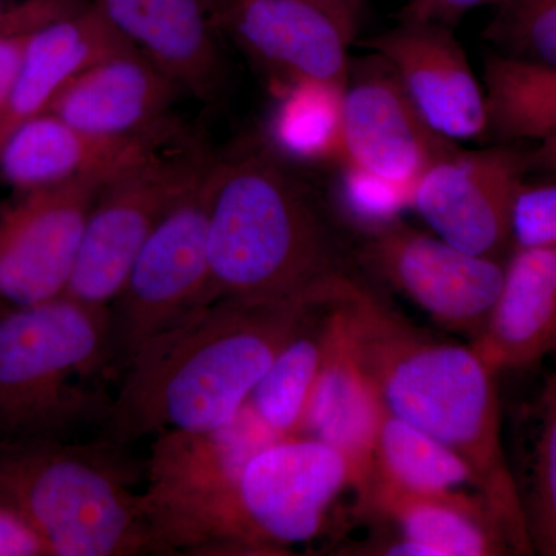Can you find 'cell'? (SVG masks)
Here are the masks:
<instances>
[{
  "label": "cell",
  "instance_id": "obj_30",
  "mask_svg": "<svg viewBox=\"0 0 556 556\" xmlns=\"http://www.w3.org/2000/svg\"><path fill=\"white\" fill-rule=\"evenodd\" d=\"M510 239L517 249L556 248V185H522L511 206Z\"/></svg>",
  "mask_w": 556,
  "mask_h": 556
},
{
  "label": "cell",
  "instance_id": "obj_16",
  "mask_svg": "<svg viewBox=\"0 0 556 556\" xmlns=\"http://www.w3.org/2000/svg\"><path fill=\"white\" fill-rule=\"evenodd\" d=\"M383 412L382 399L364 367L340 298L329 308L327 353L311 396L303 434L331 445L346 457L358 497L365 495L375 473L376 438Z\"/></svg>",
  "mask_w": 556,
  "mask_h": 556
},
{
  "label": "cell",
  "instance_id": "obj_9",
  "mask_svg": "<svg viewBox=\"0 0 556 556\" xmlns=\"http://www.w3.org/2000/svg\"><path fill=\"white\" fill-rule=\"evenodd\" d=\"M353 468L342 453L305 434L262 450L241 475L237 517L249 555H285L327 526Z\"/></svg>",
  "mask_w": 556,
  "mask_h": 556
},
{
  "label": "cell",
  "instance_id": "obj_4",
  "mask_svg": "<svg viewBox=\"0 0 556 556\" xmlns=\"http://www.w3.org/2000/svg\"><path fill=\"white\" fill-rule=\"evenodd\" d=\"M124 445L105 438H0V503L39 533L51 556L150 554Z\"/></svg>",
  "mask_w": 556,
  "mask_h": 556
},
{
  "label": "cell",
  "instance_id": "obj_36",
  "mask_svg": "<svg viewBox=\"0 0 556 556\" xmlns=\"http://www.w3.org/2000/svg\"><path fill=\"white\" fill-rule=\"evenodd\" d=\"M215 2V13H217V11L219 9H222L223 5H225V3H228L229 0H214Z\"/></svg>",
  "mask_w": 556,
  "mask_h": 556
},
{
  "label": "cell",
  "instance_id": "obj_2",
  "mask_svg": "<svg viewBox=\"0 0 556 556\" xmlns=\"http://www.w3.org/2000/svg\"><path fill=\"white\" fill-rule=\"evenodd\" d=\"M342 303L383 407L463 457L515 554H533L526 507L501 442L497 372L470 345L422 334L354 278Z\"/></svg>",
  "mask_w": 556,
  "mask_h": 556
},
{
  "label": "cell",
  "instance_id": "obj_25",
  "mask_svg": "<svg viewBox=\"0 0 556 556\" xmlns=\"http://www.w3.org/2000/svg\"><path fill=\"white\" fill-rule=\"evenodd\" d=\"M372 481L422 495L457 492L466 485L478 490L477 475L463 457L387 408L376 438Z\"/></svg>",
  "mask_w": 556,
  "mask_h": 556
},
{
  "label": "cell",
  "instance_id": "obj_32",
  "mask_svg": "<svg viewBox=\"0 0 556 556\" xmlns=\"http://www.w3.org/2000/svg\"><path fill=\"white\" fill-rule=\"evenodd\" d=\"M0 556H51L39 533L21 515L0 503Z\"/></svg>",
  "mask_w": 556,
  "mask_h": 556
},
{
  "label": "cell",
  "instance_id": "obj_31",
  "mask_svg": "<svg viewBox=\"0 0 556 556\" xmlns=\"http://www.w3.org/2000/svg\"><path fill=\"white\" fill-rule=\"evenodd\" d=\"M86 5L84 0H0V36L31 35Z\"/></svg>",
  "mask_w": 556,
  "mask_h": 556
},
{
  "label": "cell",
  "instance_id": "obj_22",
  "mask_svg": "<svg viewBox=\"0 0 556 556\" xmlns=\"http://www.w3.org/2000/svg\"><path fill=\"white\" fill-rule=\"evenodd\" d=\"M361 504L396 527L419 556L515 554L492 508L481 495L450 492L422 495L372 481Z\"/></svg>",
  "mask_w": 556,
  "mask_h": 556
},
{
  "label": "cell",
  "instance_id": "obj_23",
  "mask_svg": "<svg viewBox=\"0 0 556 556\" xmlns=\"http://www.w3.org/2000/svg\"><path fill=\"white\" fill-rule=\"evenodd\" d=\"M485 139L556 142V68L492 51L484 61Z\"/></svg>",
  "mask_w": 556,
  "mask_h": 556
},
{
  "label": "cell",
  "instance_id": "obj_17",
  "mask_svg": "<svg viewBox=\"0 0 556 556\" xmlns=\"http://www.w3.org/2000/svg\"><path fill=\"white\" fill-rule=\"evenodd\" d=\"M105 17L182 90L211 104L225 84L214 0H94Z\"/></svg>",
  "mask_w": 556,
  "mask_h": 556
},
{
  "label": "cell",
  "instance_id": "obj_35",
  "mask_svg": "<svg viewBox=\"0 0 556 556\" xmlns=\"http://www.w3.org/2000/svg\"><path fill=\"white\" fill-rule=\"evenodd\" d=\"M314 2L324 7L351 39L356 38L358 16L367 0H314Z\"/></svg>",
  "mask_w": 556,
  "mask_h": 556
},
{
  "label": "cell",
  "instance_id": "obj_21",
  "mask_svg": "<svg viewBox=\"0 0 556 556\" xmlns=\"http://www.w3.org/2000/svg\"><path fill=\"white\" fill-rule=\"evenodd\" d=\"M470 346L493 371L530 367L556 346V248L517 249Z\"/></svg>",
  "mask_w": 556,
  "mask_h": 556
},
{
  "label": "cell",
  "instance_id": "obj_11",
  "mask_svg": "<svg viewBox=\"0 0 556 556\" xmlns=\"http://www.w3.org/2000/svg\"><path fill=\"white\" fill-rule=\"evenodd\" d=\"M362 258L442 327L471 339L484 328L506 268L401 219L368 232Z\"/></svg>",
  "mask_w": 556,
  "mask_h": 556
},
{
  "label": "cell",
  "instance_id": "obj_3",
  "mask_svg": "<svg viewBox=\"0 0 556 556\" xmlns=\"http://www.w3.org/2000/svg\"><path fill=\"white\" fill-rule=\"evenodd\" d=\"M212 299L336 302L346 273L309 190L265 150L215 161L211 174Z\"/></svg>",
  "mask_w": 556,
  "mask_h": 556
},
{
  "label": "cell",
  "instance_id": "obj_8",
  "mask_svg": "<svg viewBox=\"0 0 556 556\" xmlns=\"http://www.w3.org/2000/svg\"><path fill=\"white\" fill-rule=\"evenodd\" d=\"M211 174L212 169L156 226L109 305L113 361L119 375L153 336L201 303L215 300L208 268Z\"/></svg>",
  "mask_w": 556,
  "mask_h": 556
},
{
  "label": "cell",
  "instance_id": "obj_29",
  "mask_svg": "<svg viewBox=\"0 0 556 556\" xmlns=\"http://www.w3.org/2000/svg\"><path fill=\"white\" fill-rule=\"evenodd\" d=\"M340 172V199L348 214L365 232L383 228L399 219L402 208L412 206L413 192L372 177L346 163Z\"/></svg>",
  "mask_w": 556,
  "mask_h": 556
},
{
  "label": "cell",
  "instance_id": "obj_10",
  "mask_svg": "<svg viewBox=\"0 0 556 556\" xmlns=\"http://www.w3.org/2000/svg\"><path fill=\"white\" fill-rule=\"evenodd\" d=\"M547 163L556 164L555 146L535 153L507 144L456 149L419 178L412 207L453 247L497 258L510 240L511 206L526 175Z\"/></svg>",
  "mask_w": 556,
  "mask_h": 556
},
{
  "label": "cell",
  "instance_id": "obj_19",
  "mask_svg": "<svg viewBox=\"0 0 556 556\" xmlns=\"http://www.w3.org/2000/svg\"><path fill=\"white\" fill-rule=\"evenodd\" d=\"M134 50L137 47L94 2L31 33L10 100L0 113V144L22 123L46 113L80 73Z\"/></svg>",
  "mask_w": 556,
  "mask_h": 556
},
{
  "label": "cell",
  "instance_id": "obj_12",
  "mask_svg": "<svg viewBox=\"0 0 556 556\" xmlns=\"http://www.w3.org/2000/svg\"><path fill=\"white\" fill-rule=\"evenodd\" d=\"M108 179L80 177L30 190L0 218V305H35L64 295Z\"/></svg>",
  "mask_w": 556,
  "mask_h": 556
},
{
  "label": "cell",
  "instance_id": "obj_13",
  "mask_svg": "<svg viewBox=\"0 0 556 556\" xmlns=\"http://www.w3.org/2000/svg\"><path fill=\"white\" fill-rule=\"evenodd\" d=\"M455 141L428 126L393 70L378 54L350 65L342 102V159L413 192Z\"/></svg>",
  "mask_w": 556,
  "mask_h": 556
},
{
  "label": "cell",
  "instance_id": "obj_6",
  "mask_svg": "<svg viewBox=\"0 0 556 556\" xmlns=\"http://www.w3.org/2000/svg\"><path fill=\"white\" fill-rule=\"evenodd\" d=\"M280 439L249 401L225 426L155 434L139 492L150 554L248 555L237 486L252 457Z\"/></svg>",
  "mask_w": 556,
  "mask_h": 556
},
{
  "label": "cell",
  "instance_id": "obj_20",
  "mask_svg": "<svg viewBox=\"0 0 556 556\" xmlns=\"http://www.w3.org/2000/svg\"><path fill=\"white\" fill-rule=\"evenodd\" d=\"M172 123L130 137H100L42 113L3 139L0 174L24 192L80 177L110 178L144 155Z\"/></svg>",
  "mask_w": 556,
  "mask_h": 556
},
{
  "label": "cell",
  "instance_id": "obj_28",
  "mask_svg": "<svg viewBox=\"0 0 556 556\" xmlns=\"http://www.w3.org/2000/svg\"><path fill=\"white\" fill-rule=\"evenodd\" d=\"M533 486L526 508L533 551L556 556V371L547 382L541 404Z\"/></svg>",
  "mask_w": 556,
  "mask_h": 556
},
{
  "label": "cell",
  "instance_id": "obj_18",
  "mask_svg": "<svg viewBox=\"0 0 556 556\" xmlns=\"http://www.w3.org/2000/svg\"><path fill=\"white\" fill-rule=\"evenodd\" d=\"M181 91L159 65L134 50L80 73L47 112L87 134L130 137L169 121L164 115Z\"/></svg>",
  "mask_w": 556,
  "mask_h": 556
},
{
  "label": "cell",
  "instance_id": "obj_34",
  "mask_svg": "<svg viewBox=\"0 0 556 556\" xmlns=\"http://www.w3.org/2000/svg\"><path fill=\"white\" fill-rule=\"evenodd\" d=\"M28 36H0V113L5 109L16 83Z\"/></svg>",
  "mask_w": 556,
  "mask_h": 556
},
{
  "label": "cell",
  "instance_id": "obj_24",
  "mask_svg": "<svg viewBox=\"0 0 556 556\" xmlns=\"http://www.w3.org/2000/svg\"><path fill=\"white\" fill-rule=\"evenodd\" d=\"M331 305H325L320 318L316 316L324 306L311 314L298 334L281 348L249 397L257 415L280 437L303 434L311 396L327 353Z\"/></svg>",
  "mask_w": 556,
  "mask_h": 556
},
{
  "label": "cell",
  "instance_id": "obj_5",
  "mask_svg": "<svg viewBox=\"0 0 556 556\" xmlns=\"http://www.w3.org/2000/svg\"><path fill=\"white\" fill-rule=\"evenodd\" d=\"M109 305L60 295L0 305V438H61L108 419Z\"/></svg>",
  "mask_w": 556,
  "mask_h": 556
},
{
  "label": "cell",
  "instance_id": "obj_27",
  "mask_svg": "<svg viewBox=\"0 0 556 556\" xmlns=\"http://www.w3.org/2000/svg\"><path fill=\"white\" fill-rule=\"evenodd\" d=\"M484 38L503 56L556 68V0H500Z\"/></svg>",
  "mask_w": 556,
  "mask_h": 556
},
{
  "label": "cell",
  "instance_id": "obj_26",
  "mask_svg": "<svg viewBox=\"0 0 556 556\" xmlns=\"http://www.w3.org/2000/svg\"><path fill=\"white\" fill-rule=\"evenodd\" d=\"M343 89L320 83L285 87L273 119L274 142L294 159H342Z\"/></svg>",
  "mask_w": 556,
  "mask_h": 556
},
{
  "label": "cell",
  "instance_id": "obj_14",
  "mask_svg": "<svg viewBox=\"0 0 556 556\" xmlns=\"http://www.w3.org/2000/svg\"><path fill=\"white\" fill-rule=\"evenodd\" d=\"M390 65L431 129L452 139H485L484 87L479 86L453 27L401 20L362 42Z\"/></svg>",
  "mask_w": 556,
  "mask_h": 556
},
{
  "label": "cell",
  "instance_id": "obj_1",
  "mask_svg": "<svg viewBox=\"0 0 556 556\" xmlns=\"http://www.w3.org/2000/svg\"><path fill=\"white\" fill-rule=\"evenodd\" d=\"M332 302L215 299L139 348L121 371L105 438L130 442L169 430L228 424L247 405L281 348Z\"/></svg>",
  "mask_w": 556,
  "mask_h": 556
},
{
  "label": "cell",
  "instance_id": "obj_15",
  "mask_svg": "<svg viewBox=\"0 0 556 556\" xmlns=\"http://www.w3.org/2000/svg\"><path fill=\"white\" fill-rule=\"evenodd\" d=\"M215 25L283 87L320 83L345 89L354 42L314 0H229Z\"/></svg>",
  "mask_w": 556,
  "mask_h": 556
},
{
  "label": "cell",
  "instance_id": "obj_7",
  "mask_svg": "<svg viewBox=\"0 0 556 556\" xmlns=\"http://www.w3.org/2000/svg\"><path fill=\"white\" fill-rule=\"evenodd\" d=\"M214 156L174 123L152 148L102 185L91 208L78 262L64 295L110 305L139 249L207 177Z\"/></svg>",
  "mask_w": 556,
  "mask_h": 556
},
{
  "label": "cell",
  "instance_id": "obj_33",
  "mask_svg": "<svg viewBox=\"0 0 556 556\" xmlns=\"http://www.w3.org/2000/svg\"><path fill=\"white\" fill-rule=\"evenodd\" d=\"M500 0H408L407 5L401 10V20L430 21L439 24L453 25L467 13V11L496 3Z\"/></svg>",
  "mask_w": 556,
  "mask_h": 556
}]
</instances>
